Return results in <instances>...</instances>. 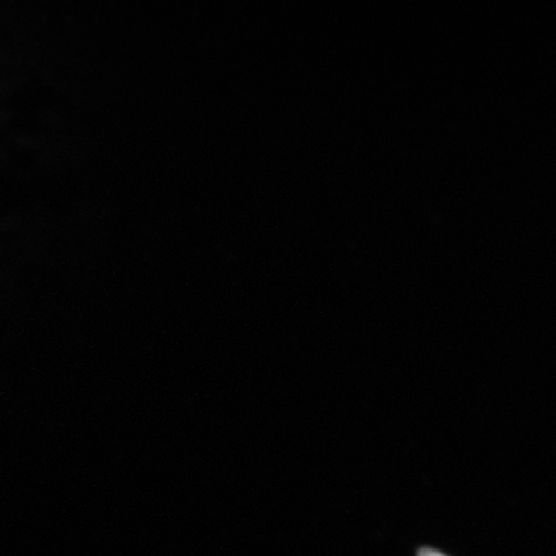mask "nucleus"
Masks as SVG:
<instances>
[{"instance_id": "1", "label": "nucleus", "mask_w": 556, "mask_h": 556, "mask_svg": "<svg viewBox=\"0 0 556 556\" xmlns=\"http://www.w3.org/2000/svg\"><path fill=\"white\" fill-rule=\"evenodd\" d=\"M419 556H447L440 552L433 551V548L424 547L419 552Z\"/></svg>"}]
</instances>
